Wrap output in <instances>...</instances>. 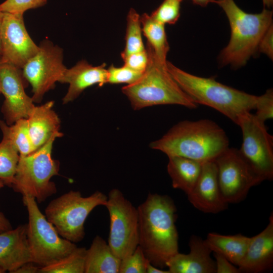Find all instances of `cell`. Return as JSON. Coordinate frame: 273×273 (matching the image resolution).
<instances>
[{"label": "cell", "mask_w": 273, "mask_h": 273, "mask_svg": "<svg viewBox=\"0 0 273 273\" xmlns=\"http://www.w3.org/2000/svg\"><path fill=\"white\" fill-rule=\"evenodd\" d=\"M5 272L3 269L0 267V273H4Z\"/></svg>", "instance_id": "cell-44"}, {"label": "cell", "mask_w": 273, "mask_h": 273, "mask_svg": "<svg viewBox=\"0 0 273 273\" xmlns=\"http://www.w3.org/2000/svg\"><path fill=\"white\" fill-rule=\"evenodd\" d=\"M1 42L0 61L21 69L39 50L25 28L21 14L4 13Z\"/></svg>", "instance_id": "cell-13"}, {"label": "cell", "mask_w": 273, "mask_h": 273, "mask_svg": "<svg viewBox=\"0 0 273 273\" xmlns=\"http://www.w3.org/2000/svg\"><path fill=\"white\" fill-rule=\"evenodd\" d=\"M229 146L224 130L209 119L184 120L173 125L150 147L168 157L181 156L202 163L214 161Z\"/></svg>", "instance_id": "cell-2"}, {"label": "cell", "mask_w": 273, "mask_h": 273, "mask_svg": "<svg viewBox=\"0 0 273 273\" xmlns=\"http://www.w3.org/2000/svg\"><path fill=\"white\" fill-rule=\"evenodd\" d=\"M187 195L193 206L203 212L217 213L227 209L228 203L220 190L215 160L202 163L200 176Z\"/></svg>", "instance_id": "cell-15"}, {"label": "cell", "mask_w": 273, "mask_h": 273, "mask_svg": "<svg viewBox=\"0 0 273 273\" xmlns=\"http://www.w3.org/2000/svg\"><path fill=\"white\" fill-rule=\"evenodd\" d=\"M86 251L85 247H77L60 260L40 267L39 273H84Z\"/></svg>", "instance_id": "cell-27"}, {"label": "cell", "mask_w": 273, "mask_h": 273, "mask_svg": "<svg viewBox=\"0 0 273 273\" xmlns=\"http://www.w3.org/2000/svg\"><path fill=\"white\" fill-rule=\"evenodd\" d=\"M148 262L138 246L132 253L121 259L119 273H146Z\"/></svg>", "instance_id": "cell-30"}, {"label": "cell", "mask_w": 273, "mask_h": 273, "mask_svg": "<svg viewBox=\"0 0 273 273\" xmlns=\"http://www.w3.org/2000/svg\"><path fill=\"white\" fill-rule=\"evenodd\" d=\"M120 261L108 243L97 235L87 249L84 273H119Z\"/></svg>", "instance_id": "cell-21"}, {"label": "cell", "mask_w": 273, "mask_h": 273, "mask_svg": "<svg viewBox=\"0 0 273 273\" xmlns=\"http://www.w3.org/2000/svg\"><path fill=\"white\" fill-rule=\"evenodd\" d=\"M183 0H164L150 16L156 21L165 25L174 24L180 16Z\"/></svg>", "instance_id": "cell-29"}, {"label": "cell", "mask_w": 273, "mask_h": 273, "mask_svg": "<svg viewBox=\"0 0 273 273\" xmlns=\"http://www.w3.org/2000/svg\"><path fill=\"white\" fill-rule=\"evenodd\" d=\"M140 16L134 9L129 10L127 16L125 45L121 53L122 58L146 49L142 39Z\"/></svg>", "instance_id": "cell-28"}, {"label": "cell", "mask_w": 273, "mask_h": 273, "mask_svg": "<svg viewBox=\"0 0 273 273\" xmlns=\"http://www.w3.org/2000/svg\"><path fill=\"white\" fill-rule=\"evenodd\" d=\"M137 208L139 246L153 265L162 269L178 252L175 205L167 195L149 193Z\"/></svg>", "instance_id": "cell-1"}, {"label": "cell", "mask_w": 273, "mask_h": 273, "mask_svg": "<svg viewBox=\"0 0 273 273\" xmlns=\"http://www.w3.org/2000/svg\"><path fill=\"white\" fill-rule=\"evenodd\" d=\"M26 83L21 69L0 61L1 92L5 98L1 111L9 125L27 118L35 106L25 92Z\"/></svg>", "instance_id": "cell-14"}, {"label": "cell", "mask_w": 273, "mask_h": 273, "mask_svg": "<svg viewBox=\"0 0 273 273\" xmlns=\"http://www.w3.org/2000/svg\"><path fill=\"white\" fill-rule=\"evenodd\" d=\"M107 83L121 84L127 85L137 81L143 75V73L133 70L124 65L115 67L111 65L107 69Z\"/></svg>", "instance_id": "cell-31"}, {"label": "cell", "mask_w": 273, "mask_h": 273, "mask_svg": "<svg viewBox=\"0 0 273 273\" xmlns=\"http://www.w3.org/2000/svg\"><path fill=\"white\" fill-rule=\"evenodd\" d=\"M20 154L12 141L3 134L0 142V179L11 187Z\"/></svg>", "instance_id": "cell-26"}, {"label": "cell", "mask_w": 273, "mask_h": 273, "mask_svg": "<svg viewBox=\"0 0 273 273\" xmlns=\"http://www.w3.org/2000/svg\"><path fill=\"white\" fill-rule=\"evenodd\" d=\"M47 0H6L0 4L3 12L21 14L30 9L43 6Z\"/></svg>", "instance_id": "cell-32"}, {"label": "cell", "mask_w": 273, "mask_h": 273, "mask_svg": "<svg viewBox=\"0 0 273 273\" xmlns=\"http://www.w3.org/2000/svg\"><path fill=\"white\" fill-rule=\"evenodd\" d=\"M215 4L224 12L231 28L229 43L218 57L219 65L238 69L258 52L262 36L272 24V11L264 8L259 13H248L234 0H218Z\"/></svg>", "instance_id": "cell-4"}, {"label": "cell", "mask_w": 273, "mask_h": 273, "mask_svg": "<svg viewBox=\"0 0 273 273\" xmlns=\"http://www.w3.org/2000/svg\"><path fill=\"white\" fill-rule=\"evenodd\" d=\"M107 196L97 191L82 197L78 191L71 190L52 200L44 212L59 235L74 243L85 236L84 222L89 213L98 206H105Z\"/></svg>", "instance_id": "cell-7"}, {"label": "cell", "mask_w": 273, "mask_h": 273, "mask_svg": "<svg viewBox=\"0 0 273 273\" xmlns=\"http://www.w3.org/2000/svg\"><path fill=\"white\" fill-rule=\"evenodd\" d=\"M56 136L27 155H20L11 188L23 196L34 198L39 203L43 202L57 192L52 177L59 175L60 162L53 158V146Z\"/></svg>", "instance_id": "cell-6"}, {"label": "cell", "mask_w": 273, "mask_h": 273, "mask_svg": "<svg viewBox=\"0 0 273 273\" xmlns=\"http://www.w3.org/2000/svg\"><path fill=\"white\" fill-rule=\"evenodd\" d=\"M32 262L27 237V224L0 233V267L13 273L22 264Z\"/></svg>", "instance_id": "cell-19"}, {"label": "cell", "mask_w": 273, "mask_h": 273, "mask_svg": "<svg viewBox=\"0 0 273 273\" xmlns=\"http://www.w3.org/2000/svg\"><path fill=\"white\" fill-rule=\"evenodd\" d=\"M218 0H192L194 4L202 7H206L209 3H215Z\"/></svg>", "instance_id": "cell-40"}, {"label": "cell", "mask_w": 273, "mask_h": 273, "mask_svg": "<svg viewBox=\"0 0 273 273\" xmlns=\"http://www.w3.org/2000/svg\"><path fill=\"white\" fill-rule=\"evenodd\" d=\"M124 66L136 71L144 73L148 64V55L146 49L129 54L122 58Z\"/></svg>", "instance_id": "cell-34"}, {"label": "cell", "mask_w": 273, "mask_h": 273, "mask_svg": "<svg viewBox=\"0 0 273 273\" xmlns=\"http://www.w3.org/2000/svg\"><path fill=\"white\" fill-rule=\"evenodd\" d=\"M168 157L167 169L172 187L181 190L188 195L194 187L200 176L202 163L181 156Z\"/></svg>", "instance_id": "cell-22"}, {"label": "cell", "mask_w": 273, "mask_h": 273, "mask_svg": "<svg viewBox=\"0 0 273 273\" xmlns=\"http://www.w3.org/2000/svg\"><path fill=\"white\" fill-rule=\"evenodd\" d=\"M0 94H1V86H0Z\"/></svg>", "instance_id": "cell-45"}, {"label": "cell", "mask_w": 273, "mask_h": 273, "mask_svg": "<svg viewBox=\"0 0 273 273\" xmlns=\"http://www.w3.org/2000/svg\"><path fill=\"white\" fill-rule=\"evenodd\" d=\"M255 109L254 114L260 121L264 122L266 120L272 118L273 117V90L272 88L268 89L261 96H258Z\"/></svg>", "instance_id": "cell-33"}, {"label": "cell", "mask_w": 273, "mask_h": 273, "mask_svg": "<svg viewBox=\"0 0 273 273\" xmlns=\"http://www.w3.org/2000/svg\"><path fill=\"white\" fill-rule=\"evenodd\" d=\"M66 69L62 49L49 40H43L38 52L22 69L24 78L32 87L34 103H40L44 94L54 88Z\"/></svg>", "instance_id": "cell-10"}, {"label": "cell", "mask_w": 273, "mask_h": 273, "mask_svg": "<svg viewBox=\"0 0 273 273\" xmlns=\"http://www.w3.org/2000/svg\"><path fill=\"white\" fill-rule=\"evenodd\" d=\"M106 64L94 66L82 60L71 68H67L59 82L69 84L66 95L62 99L63 104L75 100L86 88L98 84L102 86L107 83L108 72Z\"/></svg>", "instance_id": "cell-17"}, {"label": "cell", "mask_w": 273, "mask_h": 273, "mask_svg": "<svg viewBox=\"0 0 273 273\" xmlns=\"http://www.w3.org/2000/svg\"><path fill=\"white\" fill-rule=\"evenodd\" d=\"M148 64L142 76L135 82L123 86L121 91L132 108L138 110L156 105H178L196 109L198 105L181 88L168 72L166 64L160 63L147 43Z\"/></svg>", "instance_id": "cell-5"}, {"label": "cell", "mask_w": 273, "mask_h": 273, "mask_svg": "<svg viewBox=\"0 0 273 273\" xmlns=\"http://www.w3.org/2000/svg\"><path fill=\"white\" fill-rule=\"evenodd\" d=\"M40 267L33 262H28L20 266L13 273H39Z\"/></svg>", "instance_id": "cell-37"}, {"label": "cell", "mask_w": 273, "mask_h": 273, "mask_svg": "<svg viewBox=\"0 0 273 273\" xmlns=\"http://www.w3.org/2000/svg\"><path fill=\"white\" fill-rule=\"evenodd\" d=\"M264 8L269 9L273 4V0H262Z\"/></svg>", "instance_id": "cell-41"}, {"label": "cell", "mask_w": 273, "mask_h": 273, "mask_svg": "<svg viewBox=\"0 0 273 273\" xmlns=\"http://www.w3.org/2000/svg\"><path fill=\"white\" fill-rule=\"evenodd\" d=\"M105 206L110 217L108 243L114 253L122 259L139 246L138 208L118 189L110 191Z\"/></svg>", "instance_id": "cell-9"}, {"label": "cell", "mask_w": 273, "mask_h": 273, "mask_svg": "<svg viewBox=\"0 0 273 273\" xmlns=\"http://www.w3.org/2000/svg\"><path fill=\"white\" fill-rule=\"evenodd\" d=\"M258 52L266 55L271 60L273 59V25L268 28L262 36L257 49Z\"/></svg>", "instance_id": "cell-35"}, {"label": "cell", "mask_w": 273, "mask_h": 273, "mask_svg": "<svg viewBox=\"0 0 273 273\" xmlns=\"http://www.w3.org/2000/svg\"><path fill=\"white\" fill-rule=\"evenodd\" d=\"M142 32L147 38V43L152 48L158 61L166 64V57L169 50L165 25L156 21L146 13L140 16Z\"/></svg>", "instance_id": "cell-24"}, {"label": "cell", "mask_w": 273, "mask_h": 273, "mask_svg": "<svg viewBox=\"0 0 273 273\" xmlns=\"http://www.w3.org/2000/svg\"><path fill=\"white\" fill-rule=\"evenodd\" d=\"M190 252H179L166 263L170 273H216L215 262L205 240L193 235L189 241Z\"/></svg>", "instance_id": "cell-16"}, {"label": "cell", "mask_w": 273, "mask_h": 273, "mask_svg": "<svg viewBox=\"0 0 273 273\" xmlns=\"http://www.w3.org/2000/svg\"><path fill=\"white\" fill-rule=\"evenodd\" d=\"M250 239L241 234L223 235L210 233L205 241L212 252L222 255L238 267L246 254Z\"/></svg>", "instance_id": "cell-23"}, {"label": "cell", "mask_w": 273, "mask_h": 273, "mask_svg": "<svg viewBox=\"0 0 273 273\" xmlns=\"http://www.w3.org/2000/svg\"><path fill=\"white\" fill-rule=\"evenodd\" d=\"M238 125L242 133L239 149L242 157L263 180L273 178V137L264 122L249 112L240 119Z\"/></svg>", "instance_id": "cell-12"}, {"label": "cell", "mask_w": 273, "mask_h": 273, "mask_svg": "<svg viewBox=\"0 0 273 273\" xmlns=\"http://www.w3.org/2000/svg\"><path fill=\"white\" fill-rule=\"evenodd\" d=\"M22 200L28 213L27 237L32 262L40 267L48 266L66 257L77 247L59 235L41 212L34 198L24 195Z\"/></svg>", "instance_id": "cell-8"}, {"label": "cell", "mask_w": 273, "mask_h": 273, "mask_svg": "<svg viewBox=\"0 0 273 273\" xmlns=\"http://www.w3.org/2000/svg\"><path fill=\"white\" fill-rule=\"evenodd\" d=\"M215 258L216 273H240L238 267L235 266L222 255L214 253Z\"/></svg>", "instance_id": "cell-36"}, {"label": "cell", "mask_w": 273, "mask_h": 273, "mask_svg": "<svg viewBox=\"0 0 273 273\" xmlns=\"http://www.w3.org/2000/svg\"><path fill=\"white\" fill-rule=\"evenodd\" d=\"M0 129L12 141L20 155H27L35 151L28 130L27 118L18 120L11 125L0 120Z\"/></svg>", "instance_id": "cell-25"}, {"label": "cell", "mask_w": 273, "mask_h": 273, "mask_svg": "<svg viewBox=\"0 0 273 273\" xmlns=\"http://www.w3.org/2000/svg\"><path fill=\"white\" fill-rule=\"evenodd\" d=\"M273 265V215L259 234L251 237L246 254L238 266L240 272L259 273Z\"/></svg>", "instance_id": "cell-18"}, {"label": "cell", "mask_w": 273, "mask_h": 273, "mask_svg": "<svg viewBox=\"0 0 273 273\" xmlns=\"http://www.w3.org/2000/svg\"><path fill=\"white\" fill-rule=\"evenodd\" d=\"M54 102L50 101L35 106L27 118L29 135L36 151L52 137H62L60 131L61 120L53 109Z\"/></svg>", "instance_id": "cell-20"}, {"label": "cell", "mask_w": 273, "mask_h": 273, "mask_svg": "<svg viewBox=\"0 0 273 273\" xmlns=\"http://www.w3.org/2000/svg\"><path fill=\"white\" fill-rule=\"evenodd\" d=\"M5 186L4 182L0 179V189L3 188Z\"/></svg>", "instance_id": "cell-43"}, {"label": "cell", "mask_w": 273, "mask_h": 273, "mask_svg": "<svg viewBox=\"0 0 273 273\" xmlns=\"http://www.w3.org/2000/svg\"><path fill=\"white\" fill-rule=\"evenodd\" d=\"M215 161L220 190L228 204L243 201L252 187L264 181L237 148L229 147Z\"/></svg>", "instance_id": "cell-11"}, {"label": "cell", "mask_w": 273, "mask_h": 273, "mask_svg": "<svg viewBox=\"0 0 273 273\" xmlns=\"http://www.w3.org/2000/svg\"><path fill=\"white\" fill-rule=\"evenodd\" d=\"M168 72L181 88L197 105L210 107L238 125L241 118L255 109L257 96L217 81L214 78L193 75L167 61Z\"/></svg>", "instance_id": "cell-3"}, {"label": "cell", "mask_w": 273, "mask_h": 273, "mask_svg": "<svg viewBox=\"0 0 273 273\" xmlns=\"http://www.w3.org/2000/svg\"><path fill=\"white\" fill-rule=\"evenodd\" d=\"M12 229L10 221L0 210V233L7 231Z\"/></svg>", "instance_id": "cell-38"}, {"label": "cell", "mask_w": 273, "mask_h": 273, "mask_svg": "<svg viewBox=\"0 0 273 273\" xmlns=\"http://www.w3.org/2000/svg\"><path fill=\"white\" fill-rule=\"evenodd\" d=\"M4 13L0 10V55L1 54L2 49H1V30L2 23L3 21Z\"/></svg>", "instance_id": "cell-42"}, {"label": "cell", "mask_w": 273, "mask_h": 273, "mask_svg": "<svg viewBox=\"0 0 273 273\" xmlns=\"http://www.w3.org/2000/svg\"><path fill=\"white\" fill-rule=\"evenodd\" d=\"M146 273H170V272L168 270H163L156 267L149 261L147 265Z\"/></svg>", "instance_id": "cell-39"}]
</instances>
